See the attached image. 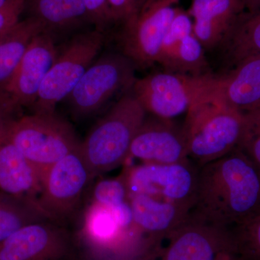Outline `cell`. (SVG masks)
Listing matches in <instances>:
<instances>
[{"mask_svg": "<svg viewBox=\"0 0 260 260\" xmlns=\"http://www.w3.org/2000/svg\"><path fill=\"white\" fill-rule=\"evenodd\" d=\"M259 206V171L239 149L199 168L193 215L231 227Z\"/></svg>", "mask_w": 260, "mask_h": 260, "instance_id": "cell-1", "label": "cell"}, {"mask_svg": "<svg viewBox=\"0 0 260 260\" xmlns=\"http://www.w3.org/2000/svg\"><path fill=\"white\" fill-rule=\"evenodd\" d=\"M243 113L208 92L191 106L183 126L188 158L198 168L237 148Z\"/></svg>", "mask_w": 260, "mask_h": 260, "instance_id": "cell-2", "label": "cell"}, {"mask_svg": "<svg viewBox=\"0 0 260 260\" xmlns=\"http://www.w3.org/2000/svg\"><path fill=\"white\" fill-rule=\"evenodd\" d=\"M145 114L130 90L91 128L81 141L80 151L94 177L127 160L130 146L146 118Z\"/></svg>", "mask_w": 260, "mask_h": 260, "instance_id": "cell-3", "label": "cell"}, {"mask_svg": "<svg viewBox=\"0 0 260 260\" xmlns=\"http://www.w3.org/2000/svg\"><path fill=\"white\" fill-rule=\"evenodd\" d=\"M7 142L14 145L42 174L51 166L80 148L74 128L56 112L20 116Z\"/></svg>", "mask_w": 260, "mask_h": 260, "instance_id": "cell-4", "label": "cell"}, {"mask_svg": "<svg viewBox=\"0 0 260 260\" xmlns=\"http://www.w3.org/2000/svg\"><path fill=\"white\" fill-rule=\"evenodd\" d=\"M105 42L104 32L94 28L76 32L59 48L46 75L32 113L54 112L57 104L71 93L89 67L97 59Z\"/></svg>", "mask_w": 260, "mask_h": 260, "instance_id": "cell-5", "label": "cell"}, {"mask_svg": "<svg viewBox=\"0 0 260 260\" xmlns=\"http://www.w3.org/2000/svg\"><path fill=\"white\" fill-rule=\"evenodd\" d=\"M136 69L121 53H107L95 59L66 99L73 117L93 116L113 98L132 90Z\"/></svg>", "mask_w": 260, "mask_h": 260, "instance_id": "cell-6", "label": "cell"}, {"mask_svg": "<svg viewBox=\"0 0 260 260\" xmlns=\"http://www.w3.org/2000/svg\"><path fill=\"white\" fill-rule=\"evenodd\" d=\"M94 179L80 146L43 173L39 206L50 220L63 225L79 209Z\"/></svg>", "mask_w": 260, "mask_h": 260, "instance_id": "cell-7", "label": "cell"}, {"mask_svg": "<svg viewBox=\"0 0 260 260\" xmlns=\"http://www.w3.org/2000/svg\"><path fill=\"white\" fill-rule=\"evenodd\" d=\"M213 76H191L164 70L136 79L132 90L145 112L172 119L187 112L197 100L208 93Z\"/></svg>", "mask_w": 260, "mask_h": 260, "instance_id": "cell-8", "label": "cell"}, {"mask_svg": "<svg viewBox=\"0 0 260 260\" xmlns=\"http://www.w3.org/2000/svg\"><path fill=\"white\" fill-rule=\"evenodd\" d=\"M180 0H147L123 23L119 42L121 54L136 68L156 64L162 40Z\"/></svg>", "mask_w": 260, "mask_h": 260, "instance_id": "cell-9", "label": "cell"}, {"mask_svg": "<svg viewBox=\"0 0 260 260\" xmlns=\"http://www.w3.org/2000/svg\"><path fill=\"white\" fill-rule=\"evenodd\" d=\"M199 168L191 161L172 164H143L124 171L129 198L143 194L191 210Z\"/></svg>", "mask_w": 260, "mask_h": 260, "instance_id": "cell-10", "label": "cell"}, {"mask_svg": "<svg viewBox=\"0 0 260 260\" xmlns=\"http://www.w3.org/2000/svg\"><path fill=\"white\" fill-rule=\"evenodd\" d=\"M167 238L160 260H234L237 256L230 227L191 213Z\"/></svg>", "mask_w": 260, "mask_h": 260, "instance_id": "cell-11", "label": "cell"}, {"mask_svg": "<svg viewBox=\"0 0 260 260\" xmlns=\"http://www.w3.org/2000/svg\"><path fill=\"white\" fill-rule=\"evenodd\" d=\"M56 39L44 31L32 39L14 74L0 89V103L18 116L37 101L43 81L57 56Z\"/></svg>", "mask_w": 260, "mask_h": 260, "instance_id": "cell-12", "label": "cell"}, {"mask_svg": "<svg viewBox=\"0 0 260 260\" xmlns=\"http://www.w3.org/2000/svg\"><path fill=\"white\" fill-rule=\"evenodd\" d=\"M69 233L51 220L28 224L0 243V260H61L69 253Z\"/></svg>", "mask_w": 260, "mask_h": 260, "instance_id": "cell-13", "label": "cell"}, {"mask_svg": "<svg viewBox=\"0 0 260 260\" xmlns=\"http://www.w3.org/2000/svg\"><path fill=\"white\" fill-rule=\"evenodd\" d=\"M205 51L195 37L190 15L179 7L162 40L156 63L164 71L204 76L211 74Z\"/></svg>", "mask_w": 260, "mask_h": 260, "instance_id": "cell-14", "label": "cell"}, {"mask_svg": "<svg viewBox=\"0 0 260 260\" xmlns=\"http://www.w3.org/2000/svg\"><path fill=\"white\" fill-rule=\"evenodd\" d=\"M144 164H172L187 161V145L183 127L172 119L145 118L130 146L128 159Z\"/></svg>", "mask_w": 260, "mask_h": 260, "instance_id": "cell-15", "label": "cell"}, {"mask_svg": "<svg viewBox=\"0 0 260 260\" xmlns=\"http://www.w3.org/2000/svg\"><path fill=\"white\" fill-rule=\"evenodd\" d=\"M242 0H192L188 13L205 50L223 45L244 13Z\"/></svg>", "mask_w": 260, "mask_h": 260, "instance_id": "cell-16", "label": "cell"}, {"mask_svg": "<svg viewBox=\"0 0 260 260\" xmlns=\"http://www.w3.org/2000/svg\"><path fill=\"white\" fill-rule=\"evenodd\" d=\"M227 74L214 75L209 92L244 113L260 108V54L236 65Z\"/></svg>", "mask_w": 260, "mask_h": 260, "instance_id": "cell-17", "label": "cell"}, {"mask_svg": "<svg viewBox=\"0 0 260 260\" xmlns=\"http://www.w3.org/2000/svg\"><path fill=\"white\" fill-rule=\"evenodd\" d=\"M40 172L14 145L0 144V191L39 204Z\"/></svg>", "mask_w": 260, "mask_h": 260, "instance_id": "cell-18", "label": "cell"}, {"mask_svg": "<svg viewBox=\"0 0 260 260\" xmlns=\"http://www.w3.org/2000/svg\"><path fill=\"white\" fill-rule=\"evenodd\" d=\"M129 200L137 229L155 237H167L187 218L191 212L186 207L147 195H133Z\"/></svg>", "mask_w": 260, "mask_h": 260, "instance_id": "cell-19", "label": "cell"}, {"mask_svg": "<svg viewBox=\"0 0 260 260\" xmlns=\"http://www.w3.org/2000/svg\"><path fill=\"white\" fill-rule=\"evenodd\" d=\"M29 16L42 24L44 31L57 37L90 23L84 0H26Z\"/></svg>", "mask_w": 260, "mask_h": 260, "instance_id": "cell-20", "label": "cell"}, {"mask_svg": "<svg viewBox=\"0 0 260 260\" xmlns=\"http://www.w3.org/2000/svg\"><path fill=\"white\" fill-rule=\"evenodd\" d=\"M42 31V24L27 17L0 34V89L14 74L32 39Z\"/></svg>", "mask_w": 260, "mask_h": 260, "instance_id": "cell-21", "label": "cell"}, {"mask_svg": "<svg viewBox=\"0 0 260 260\" xmlns=\"http://www.w3.org/2000/svg\"><path fill=\"white\" fill-rule=\"evenodd\" d=\"M46 220L50 218L37 202L0 191V243L22 227Z\"/></svg>", "mask_w": 260, "mask_h": 260, "instance_id": "cell-22", "label": "cell"}, {"mask_svg": "<svg viewBox=\"0 0 260 260\" xmlns=\"http://www.w3.org/2000/svg\"><path fill=\"white\" fill-rule=\"evenodd\" d=\"M222 46L228 60L234 66L260 54L259 12L243 14Z\"/></svg>", "mask_w": 260, "mask_h": 260, "instance_id": "cell-23", "label": "cell"}, {"mask_svg": "<svg viewBox=\"0 0 260 260\" xmlns=\"http://www.w3.org/2000/svg\"><path fill=\"white\" fill-rule=\"evenodd\" d=\"M84 234L96 246H114L128 234L117 225L109 208L91 203L84 223Z\"/></svg>", "mask_w": 260, "mask_h": 260, "instance_id": "cell-24", "label": "cell"}, {"mask_svg": "<svg viewBox=\"0 0 260 260\" xmlns=\"http://www.w3.org/2000/svg\"><path fill=\"white\" fill-rule=\"evenodd\" d=\"M230 228L237 255L245 260H260V206Z\"/></svg>", "mask_w": 260, "mask_h": 260, "instance_id": "cell-25", "label": "cell"}, {"mask_svg": "<svg viewBox=\"0 0 260 260\" xmlns=\"http://www.w3.org/2000/svg\"><path fill=\"white\" fill-rule=\"evenodd\" d=\"M237 148L260 169V109L243 113L242 134Z\"/></svg>", "mask_w": 260, "mask_h": 260, "instance_id": "cell-26", "label": "cell"}, {"mask_svg": "<svg viewBox=\"0 0 260 260\" xmlns=\"http://www.w3.org/2000/svg\"><path fill=\"white\" fill-rule=\"evenodd\" d=\"M129 200L124 172L114 179H102L95 183L92 190V203L112 208Z\"/></svg>", "mask_w": 260, "mask_h": 260, "instance_id": "cell-27", "label": "cell"}, {"mask_svg": "<svg viewBox=\"0 0 260 260\" xmlns=\"http://www.w3.org/2000/svg\"><path fill=\"white\" fill-rule=\"evenodd\" d=\"M90 23L95 28L104 32L105 28L114 23L108 0H84Z\"/></svg>", "mask_w": 260, "mask_h": 260, "instance_id": "cell-28", "label": "cell"}, {"mask_svg": "<svg viewBox=\"0 0 260 260\" xmlns=\"http://www.w3.org/2000/svg\"><path fill=\"white\" fill-rule=\"evenodd\" d=\"M25 5L26 0H16L0 9V34L21 20L20 17L25 10Z\"/></svg>", "mask_w": 260, "mask_h": 260, "instance_id": "cell-29", "label": "cell"}, {"mask_svg": "<svg viewBox=\"0 0 260 260\" xmlns=\"http://www.w3.org/2000/svg\"><path fill=\"white\" fill-rule=\"evenodd\" d=\"M113 22L124 21L136 11L139 0H108Z\"/></svg>", "mask_w": 260, "mask_h": 260, "instance_id": "cell-30", "label": "cell"}, {"mask_svg": "<svg viewBox=\"0 0 260 260\" xmlns=\"http://www.w3.org/2000/svg\"><path fill=\"white\" fill-rule=\"evenodd\" d=\"M18 118L0 103V144L7 142L12 126Z\"/></svg>", "mask_w": 260, "mask_h": 260, "instance_id": "cell-31", "label": "cell"}, {"mask_svg": "<svg viewBox=\"0 0 260 260\" xmlns=\"http://www.w3.org/2000/svg\"><path fill=\"white\" fill-rule=\"evenodd\" d=\"M244 10H247L250 14L257 13L260 9V0H242Z\"/></svg>", "mask_w": 260, "mask_h": 260, "instance_id": "cell-32", "label": "cell"}, {"mask_svg": "<svg viewBox=\"0 0 260 260\" xmlns=\"http://www.w3.org/2000/svg\"><path fill=\"white\" fill-rule=\"evenodd\" d=\"M15 1L16 0H0V9L8 6V5L11 4Z\"/></svg>", "mask_w": 260, "mask_h": 260, "instance_id": "cell-33", "label": "cell"}, {"mask_svg": "<svg viewBox=\"0 0 260 260\" xmlns=\"http://www.w3.org/2000/svg\"><path fill=\"white\" fill-rule=\"evenodd\" d=\"M145 1H147V0H139V5H138V8H140V7H141L142 5L144 4ZM138 9H137V10H138Z\"/></svg>", "mask_w": 260, "mask_h": 260, "instance_id": "cell-34", "label": "cell"}, {"mask_svg": "<svg viewBox=\"0 0 260 260\" xmlns=\"http://www.w3.org/2000/svg\"><path fill=\"white\" fill-rule=\"evenodd\" d=\"M258 171H259V176H260V169H258Z\"/></svg>", "mask_w": 260, "mask_h": 260, "instance_id": "cell-35", "label": "cell"}, {"mask_svg": "<svg viewBox=\"0 0 260 260\" xmlns=\"http://www.w3.org/2000/svg\"><path fill=\"white\" fill-rule=\"evenodd\" d=\"M234 260H237V259H234Z\"/></svg>", "mask_w": 260, "mask_h": 260, "instance_id": "cell-36", "label": "cell"}, {"mask_svg": "<svg viewBox=\"0 0 260 260\" xmlns=\"http://www.w3.org/2000/svg\"><path fill=\"white\" fill-rule=\"evenodd\" d=\"M259 109H260V108H259Z\"/></svg>", "mask_w": 260, "mask_h": 260, "instance_id": "cell-37", "label": "cell"}]
</instances>
